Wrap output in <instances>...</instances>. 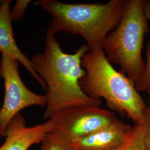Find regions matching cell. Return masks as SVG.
<instances>
[{
	"label": "cell",
	"mask_w": 150,
	"mask_h": 150,
	"mask_svg": "<svg viewBox=\"0 0 150 150\" xmlns=\"http://www.w3.org/2000/svg\"><path fill=\"white\" fill-rule=\"evenodd\" d=\"M45 42L43 52L31 59L34 70L46 86L44 118L50 120L71 107L100 106L101 100L88 96L80 86L81 80L85 74L81 62L90 50L88 46H81L74 54L65 53L55 35L48 32Z\"/></svg>",
	"instance_id": "1"
},
{
	"label": "cell",
	"mask_w": 150,
	"mask_h": 150,
	"mask_svg": "<svg viewBox=\"0 0 150 150\" xmlns=\"http://www.w3.org/2000/svg\"><path fill=\"white\" fill-rule=\"evenodd\" d=\"M127 0L106 3H65L57 0H39L40 7L52 17L47 32L63 31L83 38L90 50L102 49L107 35L123 15Z\"/></svg>",
	"instance_id": "2"
},
{
	"label": "cell",
	"mask_w": 150,
	"mask_h": 150,
	"mask_svg": "<svg viewBox=\"0 0 150 150\" xmlns=\"http://www.w3.org/2000/svg\"><path fill=\"white\" fill-rule=\"evenodd\" d=\"M81 64L85 74L80 86L86 95L97 100L103 98L111 110L129 117L135 125L142 123L147 103L134 82L114 68L102 49L88 51Z\"/></svg>",
	"instance_id": "3"
},
{
	"label": "cell",
	"mask_w": 150,
	"mask_h": 150,
	"mask_svg": "<svg viewBox=\"0 0 150 150\" xmlns=\"http://www.w3.org/2000/svg\"><path fill=\"white\" fill-rule=\"evenodd\" d=\"M145 0H127L116 28L106 38L102 50L107 59L134 83L145 66L142 56L145 35L150 30L145 16Z\"/></svg>",
	"instance_id": "4"
},
{
	"label": "cell",
	"mask_w": 150,
	"mask_h": 150,
	"mask_svg": "<svg viewBox=\"0 0 150 150\" xmlns=\"http://www.w3.org/2000/svg\"><path fill=\"white\" fill-rule=\"evenodd\" d=\"M0 77L4 80L5 96L0 108V138L5 136L11 120L22 110L32 106H46L45 95L30 90L22 80L18 62L6 54H1Z\"/></svg>",
	"instance_id": "5"
},
{
	"label": "cell",
	"mask_w": 150,
	"mask_h": 150,
	"mask_svg": "<svg viewBox=\"0 0 150 150\" xmlns=\"http://www.w3.org/2000/svg\"><path fill=\"white\" fill-rule=\"evenodd\" d=\"M116 119L114 113L100 106L71 107L50 119L53 123L51 132L72 142L107 126Z\"/></svg>",
	"instance_id": "6"
},
{
	"label": "cell",
	"mask_w": 150,
	"mask_h": 150,
	"mask_svg": "<svg viewBox=\"0 0 150 150\" xmlns=\"http://www.w3.org/2000/svg\"><path fill=\"white\" fill-rule=\"evenodd\" d=\"M53 129L51 120L45 123L28 127L26 120L18 113L8 125L5 142L0 150H28L33 145L42 143Z\"/></svg>",
	"instance_id": "7"
},
{
	"label": "cell",
	"mask_w": 150,
	"mask_h": 150,
	"mask_svg": "<svg viewBox=\"0 0 150 150\" xmlns=\"http://www.w3.org/2000/svg\"><path fill=\"white\" fill-rule=\"evenodd\" d=\"M132 128L117 118L107 126L69 144L72 150H111L127 139Z\"/></svg>",
	"instance_id": "8"
},
{
	"label": "cell",
	"mask_w": 150,
	"mask_h": 150,
	"mask_svg": "<svg viewBox=\"0 0 150 150\" xmlns=\"http://www.w3.org/2000/svg\"><path fill=\"white\" fill-rule=\"evenodd\" d=\"M11 1H2L0 7V52L13 57L28 70L41 86L46 90L43 80L34 70L31 59L22 52L14 38L10 10Z\"/></svg>",
	"instance_id": "9"
},
{
	"label": "cell",
	"mask_w": 150,
	"mask_h": 150,
	"mask_svg": "<svg viewBox=\"0 0 150 150\" xmlns=\"http://www.w3.org/2000/svg\"><path fill=\"white\" fill-rule=\"evenodd\" d=\"M111 150H146L142 124L134 125L127 139L121 145Z\"/></svg>",
	"instance_id": "10"
},
{
	"label": "cell",
	"mask_w": 150,
	"mask_h": 150,
	"mask_svg": "<svg viewBox=\"0 0 150 150\" xmlns=\"http://www.w3.org/2000/svg\"><path fill=\"white\" fill-rule=\"evenodd\" d=\"M139 92H147L150 95V40L146 48V62L144 70L139 80L135 83Z\"/></svg>",
	"instance_id": "11"
},
{
	"label": "cell",
	"mask_w": 150,
	"mask_h": 150,
	"mask_svg": "<svg viewBox=\"0 0 150 150\" xmlns=\"http://www.w3.org/2000/svg\"><path fill=\"white\" fill-rule=\"evenodd\" d=\"M41 150H72L69 142L52 132L49 133L41 143Z\"/></svg>",
	"instance_id": "12"
},
{
	"label": "cell",
	"mask_w": 150,
	"mask_h": 150,
	"mask_svg": "<svg viewBox=\"0 0 150 150\" xmlns=\"http://www.w3.org/2000/svg\"><path fill=\"white\" fill-rule=\"evenodd\" d=\"M147 105V110L141 124L144 129V141L146 149L150 150V96Z\"/></svg>",
	"instance_id": "13"
},
{
	"label": "cell",
	"mask_w": 150,
	"mask_h": 150,
	"mask_svg": "<svg viewBox=\"0 0 150 150\" xmlns=\"http://www.w3.org/2000/svg\"><path fill=\"white\" fill-rule=\"evenodd\" d=\"M30 0H18L11 11V17L12 21H17L23 16L28 6L31 3Z\"/></svg>",
	"instance_id": "14"
},
{
	"label": "cell",
	"mask_w": 150,
	"mask_h": 150,
	"mask_svg": "<svg viewBox=\"0 0 150 150\" xmlns=\"http://www.w3.org/2000/svg\"><path fill=\"white\" fill-rule=\"evenodd\" d=\"M145 16L148 21H150V0H145L144 6Z\"/></svg>",
	"instance_id": "15"
},
{
	"label": "cell",
	"mask_w": 150,
	"mask_h": 150,
	"mask_svg": "<svg viewBox=\"0 0 150 150\" xmlns=\"http://www.w3.org/2000/svg\"><path fill=\"white\" fill-rule=\"evenodd\" d=\"M2 1H1V0H0V7H1V4H2Z\"/></svg>",
	"instance_id": "16"
}]
</instances>
